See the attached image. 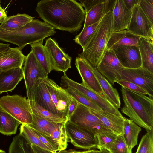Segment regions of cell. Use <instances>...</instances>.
Listing matches in <instances>:
<instances>
[{
  "label": "cell",
  "instance_id": "obj_1",
  "mask_svg": "<svg viewBox=\"0 0 153 153\" xmlns=\"http://www.w3.org/2000/svg\"><path fill=\"white\" fill-rule=\"evenodd\" d=\"M36 10L39 17L55 29L73 33L79 31L86 13L75 0H42Z\"/></svg>",
  "mask_w": 153,
  "mask_h": 153
},
{
  "label": "cell",
  "instance_id": "obj_2",
  "mask_svg": "<svg viewBox=\"0 0 153 153\" xmlns=\"http://www.w3.org/2000/svg\"><path fill=\"white\" fill-rule=\"evenodd\" d=\"M122 113L146 131L153 129V99L122 87Z\"/></svg>",
  "mask_w": 153,
  "mask_h": 153
},
{
  "label": "cell",
  "instance_id": "obj_3",
  "mask_svg": "<svg viewBox=\"0 0 153 153\" xmlns=\"http://www.w3.org/2000/svg\"><path fill=\"white\" fill-rule=\"evenodd\" d=\"M113 33V11L103 17L79 57L85 59L93 67L100 64L106 51V46Z\"/></svg>",
  "mask_w": 153,
  "mask_h": 153
},
{
  "label": "cell",
  "instance_id": "obj_4",
  "mask_svg": "<svg viewBox=\"0 0 153 153\" xmlns=\"http://www.w3.org/2000/svg\"><path fill=\"white\" fill-rule=\"evenodd\" d=\"M55 29L44 22L33 19L23 26L10 31L0 28V40L17 45L21 50L31 44L53 36Z\"/></svg>",
  "mask_w": 153,
  "mask_h": 153
},
{
  "label": "cell",
  "instance_id": "obj_5",
  "mask_svg": "<svg viewBox=\"0 0 153 153\" xmlns=\"http://www.w3.org/2000/svg\"><path fill=\"white\" fill-rule=\"evenodd\" d=\"M0 106L21 124L28 125L33 122L29 100L25 97L18 94L3 96L0 98Z\"/></svg>",
  "mask_w": 153,
  "mask_h": 153
},
{
  "label": "cell",
  "instance_id": "obj_6",
  "mask_svg": "<svg viewBox=\"0 0 153 153\" xmlns=\"http://www.w3.org/2000/svg\"><path fill=\"white\" fill-rule=\"evenodd\" d=\"M23 69L27 99L34 100L39 79L48 77V74L31 51L25 57Z\"/></svg>",
  "mask_w": 153,
  "mask_h": 153
},
{
  "label": "cell",
  "instance_id": "obj_7",
  "mask_svg": "<svg viewBox=\"0 0 153 153\" xmlns=\"http://www.w3.org/2000/svg\"><path fill=\"white\" fill-rule=\"evenodd\" d=\"M68 121L95 135L103 132H111L100 119L90 111L89 108L79 103Z\"/></svg>",
  "mask_w": 153,
  "mask_h": 153
},
{
  "label": "cell",
  "instance_id": "obj_8",
  "mask_svg": "<svg viewBox=\"0 0 153 153\" xmlns=\"http://www.w3.org/2000/svg\"><path fill=\"white\" fill-rule=\"evenodd\" d=\"M61 86L69 87L78 91L94 102L103 110L118 116H122L118 109L105 97L69 78L65 73L61 77Z\"/></svg>",
  "mask_w": 153,
  "mask_h": 153
},
{
  "label": "cell",
  "instance_id": "obj_9",
  "mask_svg": "<svg viewBox=\"0 0 153 153\" xmlns=\"http://www.w3.org/2000/svg\"><path fill=\"white\" fill-rule=\"evenodd\" d=\"M118 79L134 83L144 90L153 99V73L141 67L135 68H123L119 71Z\"/></svg>",
  "mask_w": 153,
  "mask_h": 153
},
{
  "label": "cell",
  "instance_id": "obj_10",
  "mask_svg": "<svg viewBox=\"0 0 153 153\" xmlns=\"http://www.w3.org/2000/svg\"><path fill=\"white\" fill-rule=\"evenodd\" d=\"M68 139L74 146L86 150L98 149L97 138L94 134L80 128L68 121L65 123Z\"/></svg>",
  "mask_w": 153,
  "mask_h": 153
},
{
  "label": "cell",
  "instance_id": "obj_11",
  "mask_svg": "<svg viewBox=\"0 0 153 153\" xmlns=\"http://www.w3.org/2000/svg\"><path fill=\"white\" fill-rule=\"evenodd\" d=\"M131 11L130 22L127 30L135 35L153 42V23L139 4L135 5Z\"/></svg>",
  "mask_w": 153,
  "mask_h": 153
},
{
  "label": "cell",
  "instance_id": "obj_12",
  "mask_svg": "<svg viewBox=\"0 0 153 153\" xmlns=\"http://www.w3.org/2000/svg\"><path fill=\"white\" fill-rule=\"evenodd\" d=\"M44 47L52 70L65 73L71 68L72 58L64 51L55 40L51 37L48 38Z\"/></svg>",
  "mask_w": 153,
  "mask_h": 153
},
{
  "label": "cell",
  "instance_id": "obj_13",
  "mask_svg": "<svg viewBox=\"0 0 153 153\" xmlns=\"http://www.w3.org/2000/svg\"><path fill=\"white\" fill-rule=\"evenodd\" d=\"M42 79L50 93L58 114L68 119V107L72 97L65 89L58 85L53 80L48 77Z\"/></svg>",
  "mask_w": 153,
  "mask_h": 153
},
{
  "label": "cell",
  "instance_id": "obj_14",
  "mask_svg": "<svg viewBox=\"0 0 153 153\" xmlns=\"http://www.w3.org/2000/svg\"><path fill=\"white\" fill-rule=\"evenodd\" d=\"M123 68L112 49H106L101 62L96 68L112 85L118 79L119 71Z\"/></svg>",
  "mask_w": 153,
  "mask_h": 153
},
{
  "label": "cell",
  "instance_id": "obj_15",
  "mask_svg": "<svg viewBox=\"0 0 153 153\" xmlns=\"http://www.w3.org/2000/svg\"><path fill=\"white\" fill-rule=\"evenodd\" d=\"M112 49L123 68L131 69L141 67L142 60L138 47L120 45Z\"/></svg>",
  "mask_w": 153,
  "mask_h": 153
},
{
  "label": "cell",
  "instance_id": "obj_16",
  "mask_svg": "<svg viewBox=\"0 0 153 153\" xmlns=\"http://www.w3.org/2000/svg\"><path fill=\"white\" fill-rule=\"evenodd\" d=\"M75 65L82 80L81 83L101 96L105 97L94 73L92 66L85 59L79 56L76 59Z\"/></svg>",
  "mask_w": 153,
  "mask_h": 153
},
{
  "label": "cell",
  "instance_id": "obj_17",
  "mask_svg": "<svg viewBox=\"0 0 153 153\" xmlns=\"http://www.w3.org/2000/svg\"><path fill=\"white\" fill-rule=\"evenodd\" d=\"M25 57L18 47H10L0 53V69L5 71L22 68Z\"/></svg>",
  "mask_w": 153,
  "mask_h": 153
},
{
  "label": "cell",
  "instance_id": "obj_18",
  "mask_svg": "<svg viewBox=\"0 0 153 153\" xmlns=\"http://www.w3.org/2000/svg\"><path fill=\"white\" fill-rule=\"evenodd\" d=\"M131 15V10L126 7L123 0H116L113 11V32L127 29Z\"/></svg>",
  "mask_w": 153,
  "mask_h": 153
},
{
  "label": "cell",
  "instance_id": "obj_19",
  "mask_svg": "<svg viewBox=\"0 0 153 153\" xmlns=\"http://www.w3.org/2000/svg\"><path fill=\"white\" fill-rule=\"evenodd\" d=\"M90 111L100 119L106 128L110 131L117 135L123 134L124 117L118 116L108 112L96 111L89 108Z\"/></svg>",
  "mask_w": 153,
  "mask_h": 153
},
{
  "label": "cell",
  "instance_id": "obj_20",
  "mask_svg": "<svg viewBox=\"0 0 153 153\" xmlns=\"http://www.w3.org/2000/svg\"><path fill=\"white\" fill-rule=\"evenodd\" d=\"M116 0H104L91 9L86 13L82 29L100 22L107 13L113 11Z\"/></svg>",
  "mask_w": 153,
  "mask_h": 153
},
{
  "label": "cell",
  "instance_id": "obj_21",
  "mask_svg": "<svg viewBox=\"0 0 153 153\" xmlns=\"http://www.w3.org/2000/svg\"><path fill=\"white\" fill-rule=\"evenodd\" d=\"M23 78L22 67L2 71L0 73V94L12 91Z\"/></svg>",
  "mask_w": 153,
  "mask_h": 153
},
{
  "label": "cell",
  "instance_id": "obj_22",
  "mask_svg": "<svg viewBox=\"0 0 153 153\" xmlns=\"http://www.w3.org/2000/svg\"><path fill=\"white\" fill-rule=\"evenodd\" d=\"M140 37L135 35L127 29L113 32L107 43V49H112L120 45H133L138 47Z\"/></svg>",
  "mask_w": 153,
  "mask_h": 153
},
{
  "label": "cell",
  "instance_id": "obj_23",
  "mask_svg": "<svg viewBox=\"0 0 153 153\" xmlns=\"http://www.w3.org/2000/svg\"><path fill=\"white\" fill-rule=\"evenodd\" d=\"M34 100L42 108L54 114L58 115L50 93L42 79H39Z\"/></svg>",
  "mask_w": 153,
  "mask_h": 153
},
{
  "label": "cell",
  "instance_id": "obj_24",
  "mask_svg": "<svg viewBox=\"0 0 153 153\" xmlns=\"http://www.w3.org/2000/svg\"><path fill=\"white\" fill-rule=\"evenodd\" d=\"M92 68L106 98L117 109L120 108L121 104L120 97L117 89L113 87L96 68L92 66Z\"/></svg>",
  "mask_w": 153,
  "mask_h": 153
},
{
  "label": "cell",
  "instance_id": "obj_25",
  "mask_svg": "<svg viewBox=\"0 0 153 153\" xmlns=\"http://www.w3.org/2000/svg\"><path fill=\"white\" fill-rule=\"evenodd\" d=\"M141 129V127L133 121L125 118L123 136L128 148L131 152L133 148L137 144L138 135Z\"/></svg>",
  "mask_w": 153,
  "mask_h": 153
},
{
  "label": "cell",
  "instance_id": "obj_26",
  "mask_svg": "<svg viewBox=\"0 0 153 153\" xmlns=\"http://www.w3.org/2000/svg\"><path fill=\"white\" fill-rule=\"evenodd\" d=\"M138 47L142 60L141 67L153 73V42L140 37Z\"/></svg>",
  "mask_w": 153,
  "mask_h": 153
},
{
  "label": "cell",
  "instance_id": "obj_27",
  "mask_svg": "<svg viewBox=\"0 0 153 153\" xmlns=\"http://www.w3.org/2000/svg\"><path fill=\"white\" fill-rule=\"evenodd\" d=\"M21 123L0 106V133L7 135L15 134Z\"/></svg>",
  "mask_w": 153,
  "mask_h": 153
},
{
  "label": "cell",
  "instance_id": "obj_28",
  "mask_svg": "<svg viewBox=\"0 0 153 153\" xmlns=\"http://www.w3.org/2000/svg\"><path fill=\"white\" fill-rule=\"evenodd\" d=\"M34 18L25 13H19L10 16L1 24L0 28L8 31H13L25 25L33 20Z\"/></svg>",
  "mask_w": 153,
  "mask_h": 153
},
{
  "label": "cell",
  "instance_id": "obj_29",
  "mask_svg": "<svg viewBox=\"0 0 153 153\" xmlns=\"http://www.w3.org/2000/svg\"><path fill=\"white\" fill-rule=\"evenodd\" d=\"M43 40L30 44L32 51L46 73L48 74L52 71L51 65L43 45Z\"/></svg>",
  "mask_w": 153,
  "mask_h": 153
},
{
  "label": "cell",
  "instance_id": "obj_30",
  "mask_svg": "<svg viewBox=\"0 0 153 153\" xmlns=\"http://www.w3.org/2000/svg\"><path fill=\"white\" fill-rule=\"evenodd\" d=\"M29 100L32 113L36 116L56 123H65L68 121L67 118L54 114L42 108L36 103L34 100Z\"/></svg>",
  "mask_w": 153,
  "mask_h": 153
},
{
  "label": "cell",
  "instance_id": "obj_31",
  "mask_svg": "<svg viewBox=\"0 0 153 153\" xmlns=\"http://www.w3.org/2000/svg\"><path fill=\"white\" fill-rule=\"evenodd\" d=\"M8 153H34V152L31 143L19 133L13 138Z\"/></svg>",
  "mask_w": 153,
  "mask_h": 153
},
{
  "label": "cell",
  "instance_id": "obj_32",
  "mask_svg": "<svg viewBox=\"0 0 153 153\" xmlns=\"http://www.w3.org/2000/svg\"><path fill=\"white\" fill-rule=\"evenodd\" d=\"M33 118L32 123L27 125L33 129L48 136H50L59 123L49 121L33 114Z\"/></svg>",
  "mask_w": 153,
  "mask_h": 153
},
{
  "label": "cell",
  "instance_id": "obj_33",
  "mask_svg": "<svg viewBox=\"0 0 153 153\" xmlns=\"http://www.w3.org/2000/svg\"><path fill=\"white\" fill-rule=\"evenodd\" d=\"M50 137L56 145L58 152L66 149L68 145V138L65 123H58Z\"/></svg>",
  "mask_w": 153,
  "mask_h": 153
},
{
  "label": "cell",
  "instance_id": "obj_34",
  "mask_svg": "<svg viewBox=\"0 0 153 153\" xmlns=\"http://www.w3.org/2000/svg\"><path fill=\"white\" fill-rule=\"evenodd\" d=\"M62 88L65 89L72 97L79 103L91 109L98 111L103 110L93 100L76 90L68 87Z\"/></svg>",
  "mask_w": 153,
  "mask_h": 153
},
{
  "label": "cell",
  "instance_id": "obj_35",
  "mask_svg": "<svg viewBox=\"0 0 153 153\" xmlns=\"http://www.w3.org/2000/svg\"><path fill=\"white\" fill-rule=\"evenodd\" d=\"M20 133L26 138L31 144L49 151V149L39 139L33 130L28 125L21 124L20 128Z\"/></svg>",
  "mask_w": 153,
  "mask_h": 153
},
{
  "label": "cell",
  "instance_id": "obj_36",
  "mask_svg": "<svg viewBox=\"0 0 153 153\" xmlns=\"http://www.w3.org/2000/svg\"><path fill=\"white\" fill-rule=\"evenodd\" d=\"M135 153H153V129L142 137Z\"/></svg>",
  "mask_w": 153,
  "mask_h": 153
},
{
  "label": "cell",
  "instance_id": "obj_37",
  "mask_svg": "<svg viewBox=\"0 0 153 153\" xmlns=\"http://www.w3.org/2000/svg\"><path fill=\"white\" fill-rule=\"evenodd\" d=\"M100 21L82 29L81 32L74 39L76 43L81 45L83 50L85 48Z\"/></svg>",
  "mask_w": 153,
  "mask_h": 153
},
{
  "label": "cell",
  "instance_id": "obj_38",
  "mask_svg": "<svg viewBox=\"0 0 153 153\" xmlns=\"http://www.w3.org/2000/svg\"><path fill=\"white\" fill-rule=\"evenodd\" d=\"M108 153H132L126 144L123 136L117 135L114 141L105 149Z\"/></svg>",
  "mask_w": 153,
  "mask_h": 153
},
{
  "label": "cell",
  "instance_id": "obj_39",
  "mask_svg": "<svg viewBox=\"0 0 153 153\" xmlns=\"http://www.w3.org/2000/svg\"><path fill=\"white\" fill-rule=\"evenodd\" d=\"M97 141L98 149L105 150L115 140L117 135L110 131H105L95 135Z\"/></svg>",
  "mask_w": 153,
  "mask_h": 153
},
{
  "label": "cell",
  "instance_id": "obj_40",
  "mask_svg": "<svg viewBox=\"0 0 153 153\" xmlns=\"http://www.w3.org/2000/svg\"><path fill=\"white\" fill-rule=\"evenodd\" d=\"M33 129L42 143L49 149L50 151L53 153H57L58 152L57 148L50 137L45 135L36 131Z\"/></svg>",
  "mask_w": 153,
  "mask_h": 153
},
{
  "label": "cell",
  "instance_id": "obj_41",
  "mask_svg": "<svg viewBox=\"0 0 153 153\" xmlns=\"http://www.w3.org/2000/svg\"><path fill=\"white\" fill-rule=\"evenodd\" d=\"M122 87L128 89L136 92L145 95H148V94L143 88L132 82L121 79H118L116 82Z\"/></svg>",
  "mask_w": 153,
  "mask_h": 153
},
{
  "label": "cell",
  "instance_id": "obj_42",
  "mask_svg": "<svg viewBox=\"0 0 153 153\" xmlns=\"http://www.w3.org/2000/svg\"><path fill=\"white\" fill-rule=\"evenodd\" d=\"M139 5L151 22L153 23V4L149 0H139Z\"/></svg>",
  "mask_w": 153,
  "mask_h": 153
},
{
  "label": "cell",
  "instance_id": "obj_43",
  "mask_svg": "<svg viewBox=\"0 0 153 153\" xmlns=\"http://www.w3.org/2000/svg\"><path fill=\"white\" fill-rule=\"evenodd\" d=\"M104 0H79L82 7L85 8L86 13L91 9L97 4Z\"/></svg>",
  "mask_w": 153,
  "mask_h": 153
},
{
  "label": "cell",
  "instance_id": "obj_44",
  "mask_svg": "<svg viewBox=\"0 0 153 153\" xmlns=\"http://www.w3.org/2000/svg\"><path fill=\"white\" fill-rule=\"evenodd\" d=\"M99 150L93 149L84 151L77 150L74 149H70L68 150H64L60 152L59 153H97Z\"/></svg>",
  "mask_w": 153,
  "mask_h": 153
},
{
  "label": "cell",
  "instance_id": "obj_45",
  "mask_svg": "<svg viewBox=\"0 0 153 153\" xmlns=\"http://www.w3.org/2000/svg\"><path fill=\"white\" fill-rule=\"evenodd\" d=\"M78 103L79 102L77 101L72 98L68 107L67 114V118L68 120L70 116L76 109Z\"/></svg>",
  "mask_w": 153,
  "mask_h": 153
},
{
  "label": "cell",
  "instance_id": "obj_46",
  "mask_svg": "<svg viewBox=\"0 0 153 153\" xmlns=\"http://www.w3.org/2000/svg\"><path fill=\"white\" fill-rule=\"evenodd\" d=\"M123 1L126 7L131 10L135 5L139 4V0H123Z\"/></svg>",
  "mask_w": 153,
  "mask_h": 153
},
{
  "label": "cell",
  "instance_id": "obj_47",
  "mask_svg": "<svg viewBox=\"0 0 153 153\" xmlns=\"http://www.w3.org/2000/svg\"><path fill=\"white\" fill-rule=\"evenodd\" d=\"M8 17L5 9L0 7V23L1 24L5 21Z\"/></svg>",
  "mask_w": 153,
  "mask_h": 153
},
{
  "label": "cell",
  "instance_id": "obj_48",
  "mask_svg": "<svg viewBox=\"0 0 153 153\" xmlns=\"http://www.w3.org/2000/svg\"><path fill=\"white\" fill-rule=\"evenodd\" d=\"M32 145L34 153H53L49 151L42 149L35 145L32 144ZM57 153H59L58 152Z\"/></svg>",
  "mask_w": 153,
  "mask_h": 153
},
{
  "label": "cell",
  "instance_id": "obj_49",
  "mask_svg": "<svg viewBox=\"0 0 153 153\" xmlns=\"http://www.w3.org/2000/svg\"><path fill=\"white\" fill-rule=\"evenodd\" d=\"M10 47L9 44L0 42V53L7 50Z\"/></svg>",
  "mask_w": 153,
  "mask_h": 153
},
{
  "label": "cell",
  "instance_id": "obj_50",
  "mask_svg": "<svg viewBox=\"0 0 153 153\" xmlns=\"http://www.w3.org/2000/svg\"><path fill=\"white\" fill-rule=\"evenodd\" d=\"M97 153H108V152L106 150L104 149H101L99 150V152Z\"/></svg>",
  "mask_w": 153,
  "mask_h": 153
},
{
  "label": "cell",
  "instance_id": "obj_51",
  "mask_svg": "<svg viewBox=\"0 0 153 153\" xmlns=\"http://www.w3.org/2000/svg\"><path fill=\"white\" fill-rule=\"evenodd\" d=\"M0 153H6V152L0 149Z\"/></svg>",
  "mask_w": 153,
  "mask_h": 153
},
{
  "label": "cell",
  "instance_id": "obj_52",
  "mask_svg": "<svg viewBox=\"0 0 153 153\" xmlns=\"http://www.w3.org/2000/svg\"><path fill=\"white\" fill-rule=\"evenodd\" d=\"M1 1H0V7H1Z\"/></svg>",
  "mask_w": 153,
  "mask_h": 153
},
{
  "label": "cell",
  "instance_id": "obj_53",
  "mask_svg": "<svg viewBox=\"0 0 153 153\" xmlns=\"http://www.w3.org/2000/svg\"><path fill=\"white\" fill-rule=\"evenodd\" d=\"M1 71H2L0 69V73L1 72Z\"/></svg>",
  "mask_w": 153,
  "mask_h": 153
}]
</instances>
